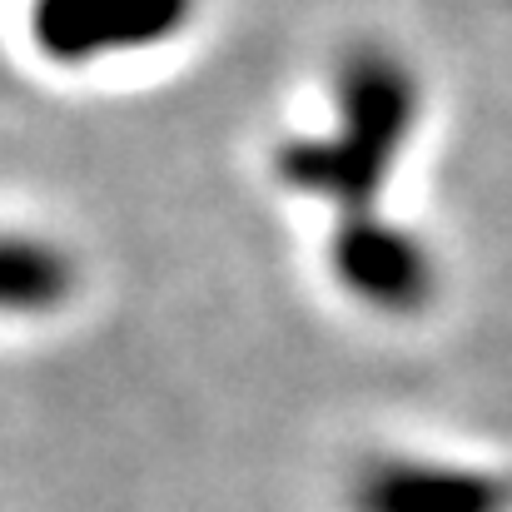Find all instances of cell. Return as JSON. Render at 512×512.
<instances>
[{
    "mask_svg": "<svg viewBox=\"0 0 512 512\" xmlns=\"http://www.w3.org/2000/svg\"><path fill=\"white\" fill-rule=\"evenodd\" d=\"M358 512H503V493L468 473H378Z\"/></svg>",
    "mask_w": 512,
    "mask_h": 512,
    "instance_id": "cell-1",
    "label": "cell"
}]
</instances>
